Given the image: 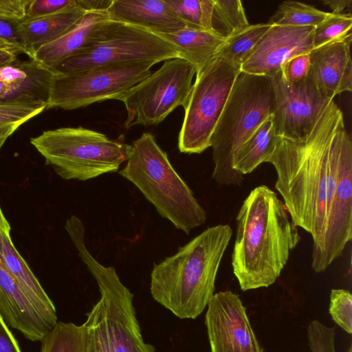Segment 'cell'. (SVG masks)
I'll return each mask as SVG.
<instances>
[{"label": "cell", "mask_w": 352, "mask_h": 352, "mask_svg": "<svg viewBox=\"0 0 352 352\" xmlns=\"http://www.w3.org/2000/svg\"><path fill=\"white\" fill-rule=\"evenodd\" d=\"M87 12L78 5L47 16L19 21L25 45L31 54L72 29Z\"/></svg>", "instance_id": "obj_20"}, {"label": "cell", "mask_w": 352, "mask_h": 352, "mask_svg": "<svg viewBox=\"0 0 352 352\" xmlns=\"http://www.w3.org/2000/svg\"><path fill=\"white\" fill-rule=\"evenodd\" d=\"M322 3L328 6L332 10V14H338L343 13V11L351 8V0H322Z\"/></svg>", "instance_id": "obj_41"}, {"label": "cell", "mask_w": 352, "mask_h": 352, "mask_svg": "<svg viewBox=\"0 0 352 352\" xmlns=\"http://www.w3.org/2000/svg\"><path fill=\"white\" fill-rule=\"evenodd\" d=\"M53 70L40 65L25 80L7 84L0 82V102L47 101Z\"/></svg>", "instance_id": "obj_23"}, {"label": "cell", "mask_w": 352, "mask_h": 352, "mask_svg": "<svg viewBox=\"0 0 352 352\" xmlns=\"http://www.w3.org/2000/svg\"><path fill=\"white\" fill-rule=\"evenodd\" d=\"M19 21H10L0 17V41L14 47L31 58L19 29Z\"/></svg>", "instance_id": "obj_36"}, {"label": "cell", "mask_w": 352, "mask_h": 352, "mask_svg": "<svg viewBox=\"0 0 352 352\" xmlns=\"http://www.w3.org/2000/svg\"><path fill=\"white\" fill-rule=\"evenodd\" d=\"M249 25L240 0H214L211 25L216 34L226 39Z\"/></svg>", "instance_id": "obj_28"}, {"label": "cell", "mask_w": 352, "mask_h": 352, "mask_svg": "<svg viewBox=\"0 0 352 352\" xmlns=\"http://www.w3.org/2000/svg\"><path fill=\"white\" fill-rule=\"evenodd\" d=\"M18 54L14 47L0 41V67L16 61Z\"/></svg>", "instance_id": "obj_40"}, {"label": "cell", "mask_w": 352, "mask_h": 352, "mask_svg": "<svg viewBox=\"0 0 352 352\" xmlns=\"http://www.w3.org/2000/svg\"><path fill=\"white\" fill-rule=\"evenodd\" d=\"M180 58L177 48L159 34L109 19L91 33L85 47L52 69L66 74L117 63L152 61Z\"/></svg>", "instance_id": "obj_7"}, {"label": "cell", "mask_w": 352, "mask_h": 352, "mask_svg": "<svg viewBox=\"0 0 352 352\" xmlns=\"http://www.w3.org/2000/svg\"><path fill=\"white\" fill-rule=\"evenodd\" d=\"M0 352H21L18 342L0 314Z\"/></svg>", "instance_id": "obj_38"}, {"label": "cell", "mask_w": 352, "mask_h": 352, "mask_svg": "<svg viewBox=\"0 0 352 352\" xmlns=\"http://www.w3.org/2000/svg\"><path fill=\"white\" fill-rule=\"evenodd\" d=\"M351 13L334 14L329 12L324 20L314 27L313 47L316 48L344 38L351 34Z\"/></svg>", "instance_id": "obj_31"}, {"label": "cell", "mask_w": 352, "mask_h": 352, "mask_svg": "<svg viewBox=\"0 0 352 352\" xmlns=\"http://www.w3.org/2000/svg\"><path fill=\"white\" fill-rule=\"evenodd\" d=\"M0 314L6 324L32 340H42L55 326L4 267L0 258Z\"/></svg>", "instance_id": "obj_16"}, {"label": "cell", "mask_w": 352, "mask_h": 352, "mask_svg": "<svg viewBox=\"0 0 352 352\" xmlns=\"http://www.w3.org/2000/svg\"><path fill=\"white\" fill-rule=\"evenodd\" d=\"M277 138L270 116L260 124L239 150L234 160V169L242 175L252 173L271 154Z\"/></svg>", "instance_id": "obj_22"}, {"label": "cell", "mask_w": 352, "mask_h": 352, "mask_svg": "<svg viewBox=\"0 0 352 352\" xmlns=\"http://www.w3.org/2000/svg\"><path fill=\"white\" fill-rule=\"evenodd\" d=\"M85 324L57 322L41 340V352H85Z\"/></svg>", "instance_id": "obj_25"}, {"label": "cell", "mask_w": 352, "mask_h": 352, "mask_svg": "<svg viewBox=\"0 0 352 352\" xmlns=\"http://www.w3.org/2000/svg\"><path fill=\"white\" fill-rule=\"evenodd\" d=\"M329 313L337 325L349 334L352 333V294L349 290L331 289Z\"/></svg>", "instance_id": "obj_32"}, {"label": "cell", "mask_w": 352, "mask_h": 352, "mask_svg": "<svg viewBox=\"0 0 352 352\" xmlns=\"http://www.w3.org/2000/svg\"><path fill=\"white\" fill-rule=\"evenodd\" d=\"M111 19L157 34L188 28L165 0H113L107 10Z\"/></svg>", "instance_id": "obj_17"}, {"label": "cell", "mask_w": 352, "mask_h": 352, "mask_svg": "<svg viewBox=\"0 0 352 352\" xmlns=\"http://www.w3.org/2000/svg\"><path fill=\"white\" fill-rule=\"evenodd\" d=\"M335 327H328L318 320H311L307 327V339L311 352H336Z\"/></svg>", "instance_id": "obj_33"}, {"label": "cell", "mask_w": 352, "mask_h": 352, "mask_svg": "<svg viewBox=\"0 0 352 352\" xmlns=\"http://www.w3.org/2000/svg\"><path fill=\"white\" fill-rule=\"evenodd\" d=\"M46 108L43 101L0 102V149L19 126Z\"/></svg>", "instance_id": "obj_26"}, {"label": "cell", "mask_w": 352, "mask_h": 352, "mask_svg": "<svg viewBox=\"0 0 352 352\" xmlns=\"http://www.w3.org/2000/svg\"><path fill=\"white\" fill-rule=\"evenodd\" d=\"M271 77L276 96V107L272 116L276 135L305 140L333 99L322 94L309 76L297 83L285 81L280 71Z\"/></svg>", "instance_id": "obj_12"}, {"label": "cell", "mask_w": 352, "mask_h": 352, "mask_svg": "<svg viewBox=\"0 0 352 352\" xmlns=\"http://www.w3.org/2000/svg\"><path fill=\"white\" fill-rule=\"evenodd\" d=\"M152 61L117 63L52 78L46 109L72 110L107 100H119L151 74Z\"/></svg>", "instance_id": "obj_9"}, {"label": "cell", "mask_w": 352, "mask_h": 352, "mask_svg": "<svg viewBox=\"0 0 352 352\" xmlns=\"http://www.w3.org/2000/svg\"><path fill=\"white\" fill-rule=\"evenodd\" d=\"M329 14L311 5L295 1H285L279 4L267 23L271 25L316 27Z\"/></svg>", "instance_id": "obj_27"}, {"label": "cell", "mask_w": 352, "mask_h": 352, "mask_svg": "<svg viewBox=\"0 0 352 352\" xmlns=\"http://www.w3.org/2000/svg\"><path fill=\"white\" fill-rule=\"evenodd\" d=\"M10 226L3 215L2 210L0 207V232L10 236Z\"/></svg>", "instance_id": "obj_42"}, {"label": "cell", "mask_w": 352, "mask_h": 352, "mask_svg": "<svg viewBox=\"0 0 352 352\" xmlns=\"http://www.w3.org/2000/svg\"><path fill=\"white\" fill-rule=\"evenodd\" d=\"M205 324L210 352H263L245 307L231 291L213 295L207 305Z\"/></svg>", "instance_id": "obj_13"}, {"label": "cell", "mask_w": 352, "mask_h": 352, "mask_svg": "<svg viewBox=\"0 0 352 352\" xmlns=\"http://www.w3.org/2000/svg\"><path fill=\"white\" fill-rule=\"evenodd\" d=\"M29 2L30 0H0V17L14 21H23Z\"/></svg>", "instance_id": "obj_37"}, {"label": "cell", "mask_w": 352, "mask_h": 352, "mask_svg": "<svg viewBox=\"0 0 352 352\" xmlns=\"http://www.w3.org/2000/svg\"><path fill=\"white\" fill-rule=\"evenodd\" d=\"M276 193L265 185L252 189L236 217L233 273L242 291L267 287L285 267L300 240L298 227Z\"/></svg>", "instance_id": "obj_2"}, {"label": "cell", "mask_w": 352, "mask_h": 352, "mask_svg": "<svg viewBox=\"0 0 352 352\" xmlns=\"http://www.w3.org/2000/svg\"><path fill=\"white\" fill-rule=\"evenodd\" d=\"M188 28L212 31L214 0H165ZM213 32V31H212Z\"/></svg>", "instance_id": "obj_29"}, {"label": "cell", "mask_w": 352, "mask_h": 352, "mask_svg": "<svg viewBox=\"0 0 352 352\" xmlns=\"http://www.w3.org/2000/svg\"><path fill=\"white\" fill-rule=\"evenodd\" d=\"M241 66L214 58L196 74L178 136L180 152L199 154L211 146V138Z\"/></svg>", "instance_id": "obj_8"}, {"label": "cell", "mask_w": 352, "mask_h": 352, "mask_svg": "<svg viewBox=\"0 0 352 352\" xmlns=\"http://www.w3.org/2000/svg\"><path fill=\"white\" fill-rule=\"evenodd\" d=\"M30 143L45 164L67 180L87 181L116 172L131 152V145L82 126L44 131Z\"/></svg>", "instance_id": "obj_6"}, {"label": "cell", "mask_w": 352, "mask_h": 352, "mask_svg": "<svg viewBox=\"0 0 352 352\" xmlns=\"http://www.w3.org/2000/svg\"><path fill=\"white\" fill-rule=\"evenodd\" d=\"M194 66L187 60L175 58L164 61L157 70L138 82L118 100L126 108V129L162 122L178 107H185L190 96Z\"/></svg>", "instance_id": "obj_10"}, {"label": "cell", "mask_w": 352, "mask_h": 352, "mask_svg": "<svg viewBox=\"0 0 352 352\" xmlns=\"http://www.w3.org/2000/svg\"><path fill=\"white\" fill-rule=\"evenodd\" d=\"M310 58L309 53L296 56L285 62L280 72L285 81L297 83L305 80L309 74Z\"/></svg>", "instance_id": "obj_35"}, {"label": "cell", "mask_w": 352, "mask_h": 352, "mask_svg": "<svg viewBox=\"0 0 352 352\" xmlns=\"http://www.w3.org/2000/svg\"><path fill=\"white\" fill-rule=\"evenodd\" d=\"M119 174L133 183L157 212L188 234L206 221V213L191 189L171 165L154 136L144 133Z\"/></svg>", "instance_id": "obj_5"}, {"label": "cell", "mask_w": 352, "mask_h": 352, "mask_svg": "<svg viewBox=\"0 0 352 352\" xmlns=\"http://www.w3.org/2000/svg\"><path fill=\"white\" fill-rule=\"evenodd\" d=\"M113 0H77L78 5L85 12L107 11Z\"/></svg>", "instance_id": "obj_39"}, {"label": "cell", "mask_w": 352, "mask_h": 352, "mask_svg": "<svg viewBox=\"0 0 352 352\" xmlns=\"http://www.w3.org/2000/svg\"><path fill=\"white\" fill-rule=\"evenodd\" d=\"M68 234L98 285L114 352H155V347L142 338L133 304L134 296L122 284L116 269L102 265L89 252L85 228L74 227Z\"/></svg>", "instance_id": "obj_11"}, {"label": "cell", "mask_w": 352, "mask_h": 352, "mask_svg": "<svg viewBox=\"0 0 352 352\" xmlns=\"http://www.w3.org/2000/svg\"><path fill=\"white\" fill-rule=\"evenodd\" d=\"M352 153L343 113L331 100L303 140L278 136L265 162L276 172L275 187L293 223L309 233L313 250L320 245L326 228L342 162Z\"/></svg>", "instance_id": "obj_1"}, {"label": "cell", "mask_w": 352, "mask_h": 352, "mask_svg": "<svg viewBox=\"0 0 352 352\" xmlns=\"http://www.w3.org/2000/svg\"><path fill=\"white\" fill-rule=\"evenodd\" d=\"M159 34L177 48L180 58L191 63L196 74L215 58L217 50L225 41L212 31L192 28Z\"/></svg>", "instance_id": "obj_21"}, {"label": "cell", "mask_w": 352, "mask_h": 352, "mask_svg": "<svg viewBox=\"0 0 352 352\" xmlns=\"http://www.w3.org/2000/svg\"><path fill=\"white\" fill-rule=\"evenodd\" d=\"M0 258L11 276L21 287L38 310L53 324L57 323L55 306L38 280L12 243L11 236L0 232Z\"/></svg>", "instance_id": "obj_19"}, {"label": "cell", "mask_w": 352, "mask_h": 352, "mask_svg": "<svg viewBox=\"0 0 352 352\" xmlns=\"http://www.w3.org/2000/svg\"><path fill=\"white\" fill-rule=\"evenodd\" d=\"M276 96L271 76L241 72L211 138L214 170L220 185L241 184L243 175L234 169V157L260 124L272 116Z\"/></svg>", "instance_id": "obj_4"}, {"label": "cell", "mask_w": 352, "mask_h": 352, "mask_svg": "<svg viewBox=\"0 0 352 352\" xmlns=\"http://www.w3.org/2000/svg\"><path fill=\"white\" fill-rule=\"evenodd\" d=\"M313 26L272 25L241 66V71L271 76L290 58L313 50Z\"/></svg>", "instance_id": "obj_14"}, {"label": "cell", "mask_w": 352, "mask_h": 352, "mask_svg": "<svg viewBox=\"0 0 352 352\" xmlns=\"http://www.w3.org/2000/svg\"><path fill=\"white\" fill-rule=\"evenodd\" d=\"M85 352H114L107 330L104 306L100 299L87 314Z\"/></svg>", "instance_id": "obj_30"}, {"label": "cell", "mask_w": 352, "mask_h": 352, "mask_svg": "<svg viewBox=\"0 0 352 352\" xmlns=\"http://www.w3.org/2000/svg\"><path fill=\"white\" fill-rule=\"evenodd\" d=\"M232 234L229 225L208 228L174 255L155 264L153 299L181 319H195L214 294L217 272Z\"/></svg>", "instance_id": "obj_3"}, {"label": "cell", "mask_w": 352, "mask_h": 352, "mask_svg": "<svg viewBox=\"0 0 352 352\" xmlns=\"http://www.w3.org/2000/svg\"><path fill=\"white\" fill-rule=\"evenodd\" d=\"M109 19L111 17L107 11L87 12L81 21L67 33L36 50L32 59L53 69L80 52L93 31Z\"/></svg>", "instance_id": "obj_18"}, {"label": "cell", "mask_w": 352, "mask_h": 352, "mask_svg": "<svg viewBox=\"0 0 352 352\" xmlns=\"http://www.w3.org/2000/svg\"><path fill=\"white\" fill-rule=\"evenodd\" d=\"M352 34L314 48L309 53L308 76L327 97L352 90Z\"/></svg>", "instance_id": "obj_15"}, {"label": "cell", "mask_w": 352, "mask_h": 352, "mask_svg": "<svg viewBox=\"0 0 352 352\" xmlns=\"http://www.w3.org/2000/svg\"><path fill=\"white\" fill-rule=\"evenodd\" d=\"M268 23L249 25L226 38L215 57L241 66L253 48L271 28Z\"/></svg>", "instance_id": "obj_24"}, {"label": "cell", "mask_w": 352, "mask_h": 352, "mask_svg": "<svg viewBox=\"0 0 352 352\" xmlns=\"http://www.w3.org/2000/svg\"><path fill=\"white\" fill-rule=\"evenodd\" d=\"M77 5V0H30L24 20L47 16Z\"/></svg>", "instance_id": "obj_34"}]
</instances>
